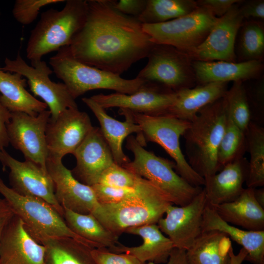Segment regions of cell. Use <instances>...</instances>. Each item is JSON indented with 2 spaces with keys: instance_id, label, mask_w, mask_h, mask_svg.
Returning <instances> with one entry per match:
<instances>
[{
  "instance_id": "1",
  "label": "cell",
  "mask_w": 264,
  "mask_h": 264,
  "mask_svg": "<svg viewBox=\"0 0 264 264\" xmlns=\"http://www.w3.org/2000/svg\"><path fill=\"white\" fill-rule=\"evenodd\" d=\"M84 25L69 46L77 61L120 75L145 58L154 43L137 18L115 8L113 0H87Z\"/></svg>"
},
{
  "instance_id": "2",
  "label": "cell",
  "mask_w": 264,
  "mask_h": 264,
  "mask_svg": "<svg viewBox=\"0 0 264 264\" xmlns=\"http://www.w3.org/2000/svg\"><path fill=\"white\" fill-rule=\"evenodd\" d=\"M171 204L167 195L142 177L134 192L125 199L114 204H99L92 214L119 237L128 228L157 224Z\"/></svg>"
},
{
  "instance_id": "3",
  "label": "cell",
  "mask_w": 264,
  "mask_h": 264,
  "mask_svg": "<svg viewBox=\"0 0 264 264\" xmlns=\"http://www.w3.org/2000/svg\"><path fill=\"white\" fill-rule=\"evenodd\" d=\"M227 119L224 95L202 109L183 135L188 162L204 179L220 171L217 153Z\"/></svg>"
},
{
  "instance_id": "4",
  "label": "cell",
  "mask_w": 264,
  "mask_h": 264,
  "mask_svg": "<svg viewBox=\"0 0 264 264\" xmlns=\"http://www.w3.org/2000/svg\"><path fill=\"white\" fill-rule=\"evenodd\" d=\"M61 10L49 9L43 12L31 30L26 54L30 62L41 60L52 51L69 46L82 28L88 14L87 0H67Z\"/></svg>"
},
{
  "instance_id": "5",
  "label": "cell",
  "mask_w": 264,
  "mask_h": 264,
  "mask_svg": "<svg viewBox=\"0 0 264 264\" xmlns=\"http://www.w3.org/2000/svg\"><path fill=\"white\" fill-rule=\"evenodd\" d=\"M49 63L53 73L63 81L75 99L88 91L98 89L132 94L146 83L137 77L125 79L120 75L83 64L73 57L69 46L60 49L49 58Z\"/></svg>"
},
{
  "instance_id": "6",
  "label": "cell",
  "mask_w": 264,
  "mask_h": 264,
  "mask_svg": "<svg viewBox=\"0 0 264 264\" xmlns=\"http://www.w3.org/2000/svg\"><path fill=\"white\" fill-rule=\"evenodd\" d=\"M0 194L7 201L14 214L23 221L28 234L38 243L50 238L68 237L93 248L98 246L73 232L64 217L51 205L35 197L22 196L7 186L0 178Z\"/></svg>"
},
{
  "instance_id": "7",
  "label": "cell",
  "mask_w": 264,
  "mask_h": 264,
  "mask_svg": "<svg viewBox=\"0 0 264 264\" xmlns=\"http://www.w3.org/2000/svg\"><path fill=\"white\" fill-rule=\"evenodd\" d=\"M126 147L132 153L134 159L122 166L151 182L167 195L173 204L185 205L202 190L175 171L174 162L146 150L136 137L129 136Z\"/></svg>"
},
{
  "instance_id": "8",
  "label": "cell",
  "mask_w": 264,
  "mask_h": 264,
  "mask_svg": "<svg viewBox=\"0 0 264 264\" xmlns=\"http://www.w3.org/2000/svg\"><path fill=\"white\" fill-rule=\"evenodd\" d=\"M131 112L141 130L136 136L139 142L144 147L148 141L159 145L174 159L176 172L180 176L194 186H204V178L189 165L180 148V137L188 128L190 122L168 114L151 115Z\"/></svg>"
},
{
  "instance_id": "9",
  "label": "cell",
  "mask_w": 264,
  "mask_h": 264,
  "mask_svg": "<svg viewBox=\"0 0 264 264\" xmlns=\"http://www.w3.org/2000/svg\"><path fill=\"white\" fill-rule=\"evenodd\" d=\"M218 18L198 6L190 13L176 19L142 24V27L154 43L171 45L189 55L204 41Z\"/></svg>"
},
{
  "instance_id": "10",
  "label": "cell",
  "mask_w": 264,
  "mask_h": 264,
  "mask_svg": "<svg viewBox=\"0 0 264 264\" xmlns=\"http://www.w3.org/2000/svg\"><path fill=\"white\" fill-rule=\"evenodd\" d=\"M148 61L136 77L173 91L191 88L196 82L191 56L169 45L154 44Z\"/></svg>"
},
{
  "instance_id": "11",
  "label": "cell",
  "mask_w": 264,
  "mask_h": 264,
  "mask_svg": "<svg viewBox=\"0 0 264 264\" xmlns=\"http://www.w3.org/2000/svg\"><path fill=\"white\" fill-rule=\"evenodd\" d=\"M28 65L18 52L16 58L11 60L6 57L4 66L1 69L11 73H17L26 78L30 90L35 96L41 98L49 109L50 119L53 120L65 110L78 108L75 99L63 83H55L50 79L53 71L45 61H31Z\"/></svg>"
},
{
  "instance_id": "12",
  "label": "cell",
  "mask_w": 264,
  "mask_h": 264,
  "mask_svg": "<svg viewBox=\"0 0 264 264\" xmlns=\"http://www.w3.org/2000/svg\"><path fill=\"white\" fill-rule=\"evenodd\" d=\"M11 113L7 125L9 144L22 153L25 160L31 161L47 171L45 131L51 116L50 111L45 110L37 116L22 112Z\"/></svg>"
},
{
  "instance_id": "13",
  "label": "cell",
  "mask_w": 264,
  "mask_h": 264,
  "mask_svg": "<svg viewBox=\"0 0 264 264\" xmlns=\"http://www.w3.org/2000/svg\"><path fill=\"white\" fill-rule=\"evenodd\" d=\"M0 162L3 170L9 169V184L13 191L44 200L63 216L64 209L56 199L54 184L47 171L31 161L16 159L5 149L0 151Z\"/></svg>"
},
{
  "instance_id": "14",
  "label": "cell",
  "mask_w": 264,
  "mask_h": 264,
  "mask_svg": "<svg viewBox=\"0 0 264 264\" xmlns=\"http://www.w3.org/2000/svg\"><path fill=\"white\" fill-rule=\"evenodd\" d=\"M207 204L203 188L193 199L184 206L170 205L165 218L157 224L172 242L174 248L187 250L202 233L203 212Z\"/></svg>"
},
{
  "instance_id": "15",
  "label": "cell",
  "mask_w": 264,
  "mask_h": 264,
  "mask_svg": "<svg viewBox=\"0 0 264 264\" xmlns=\"http://www.w3.org/2000/svg\"><path fill=\"white\" fill-rule=\"evenodd\" d=\"M93 127L88 115L78 108L68 109L54 120L49 119L45 137L48 158L62 160L75 151Z\"/></svg>"
},
{
  "instance_id": "16",
  "label": "cell",
  "mask_w": 264,
  "mask_h": 264,
  "mask_svg": "<svg viewBox=\"0 0 264 264\" xmlns=\"http://www.w3.org/2000/svg\"><path fill=\"white\" fill-rule=\"evenodd\" d=\"M238 3L218 18L204 41L189 54L193 60L236 62L235 43L244 19Z\"/></svg>"
},
{
  "instance_id": "17",
  "label": "cell",
  "mask_w": 264,
  "mask_h": 264,
  "mask_svg": "<svg viewBox=\"0 0 264 264\" xmlns=\"http://www.w3.org/2000/svg\"><path fill=\"white\" fill-rule=\"evenodd\" d=\"M156 84L146 82L132 94L113 93L99 94L90 98L104 109L117 107L151 115L165 114L173 105L176 92Z\"/></svg>"
},
{
  "instance_id": "18",
  "label": "cell",
  "mask_w": 264,
  "mask_h": 264,
  "mask_svg": "<svg viewBox=\"0 0 264 264\" xmlns=\"http://www.w3.org/2000/svg\"><path fill=\"white\" fill-rule=\"evenodd\" d=\"M46 169L52 178L55 196L63 208L81 214H92L99 204L91 186L77 180L62 160L48 158Z\"/></svg>"
},
{
  "instance_id": "19",
  "label": "cell",
  "mask_w": 264,
  "mask_h": 264,
  "mask_svg": "<svg viewBox=\"0 0 264 264\" xmlns=\"http://www.w3.org/2000/svg\"><path fill=\"white\" fill-rule=\"evenodd\" d=\"M76 164L71 170L80 182L92 186L105 170L114 163L110 149L99 128L94 127L77 148Z\"/></svg>"
},
{
  "instance_id": "20",
  "label": "cell",
  "mask_w": 264,
  "mask_h": 264,
  "mask_svg": "<svg viewBox=\"0 0 264 264\" xmlns=\"http://www.w3.org/2000/svg\"><path fill=\"white\" fill-rule=\"evenodd\" d=\"M45 247L26 231L22 220L14 215L0 240V264H43Z\"/></svg>"
},
{
  "instance_id": "21",
  "label": "cell",
  "mask_w": 264,
  "mask_h": 264,
  "mask_svg": "<svg viewBox=\"0 0 264 264\" xmlns=\"http://www.w3.org/2000/svg\"><path fill=\"white\" fill-rule=\"evenodd\" d=\"M82 100L98 119L100 129L110 149L114 162L121 166L130 162V159L123 150V142L131 134L136 133L137 135L141 132L140 127L134 120L131 111L119 109V113L125 119L121 122L109 115L105 109L90 97H84Z\"/></svg>"
},
{
  "instance_id": "22",
  "label": "cell",
  "mask_w": 264,
  "mask_h": 264,
  "mask_svg": "<svg viewBox=\"0 0 264 264\" xmlns=\"http://www.w3.org/2000/svg\"><path fill=\"white\" fill-rule=\"evenodd\" d=\"M125 232L139 236L142 238L143 243L137 246L128 247L118 242L115 245L108 248L109 250L115 253L131 255L145 264L147 261L155 264L167 262L174 246L157 224L131 227Z\"/></svg>"
},
{
  "instance_id": "23",
  "label": "cell",
  "mask_w": 264,
  "mask_h": 264,
  "mask_svg": "<svg viewBox=\"0 0 264 264\" xmlns=\"http://www.w3.org/2000/svg\"><path fill=\"white\" fill-rule=\"evenodd\" d=\"M247 173L248 164L240 157L224 166L219 173L204 179L207 204L213 206L236 199L244 189Z\"/></svg>"
},
{
  "instance_id": "24",
  "label": "cell",
  "mask_w": 264,
  "mask_h": 264,
  "mask_svg": "<svg viewBox=\"0 0 264 264\" xmlns=\"http://www.w3.org/2000/svg\"><path fill=\"white\" fill-rule=\"evenodd\" d=\"M218 231L242 246L247 252L245 258L253 264H264V230H242L223 220L208 204L203 215L202 232Z\"/></svg>"
},
{
  "instance_id": "25",
  "label": "cell",
  "mask_w": 264,
  "mask_h": 264,
  "mask_svg": "<svg viewBox=\"0 0 264 264\" xmlns=\"http://www.w3.org/2000/svg\"><path fill=\"white\" fill-rule=\"evenodd\" d=\"M227 83H209L176 91L174 102L165 114L191 122L202 109L224 96Z\"/></svg>"
},
{
  "instance_id": "26",
  "label": "cell",
  "mask_w": 264,
  "mask_h": 264,
  "mask_svg": "<svg viewBox=\"0 0 264 264\" xmlns=\"http://www.w3.org/2000/svg\"><path fill=\"white\" fill-rule=\"evenodd\" d=\"M196 82L201 85L213 82L228 83L255 78L262 72V61L249 60L239 63L222 61H193Z\"/></svg>"
},
{
  "instance_id": "27",
  "label": "cell",
  "mask_w": 264,
  "mask_h": 264,
  "mask_svg": "<svg viewBox=\"0 0 264 264\" xmlns=\"http://www.w3.org/2000/svg\"><path fill=\"white\" fill-rule=\"evenodd\" d=\"M254 189L244 188L234 200L211 206L223 220L229 224L241 226L246 230L263 231L264 208L256 201Z\"/></svg>"
},
{
  "instance_id": "28",
  "label": "cell",
  "mask_w": 264,
  "mask_h": 264,
  "mask_svg": "<svg viewBox=\"0 0 264 264\" xmlns=\"http://www.w3.org/2000/svg\"><path fill=\"white\" fill-rule=\"evenodd\" d=\"M27 80L19 73L5 71L0 67V101L10 112H22L37 116L47 106L25 88Z\"/></svg>"
},
{
  "instance_id": "29",
  "label": "cell",
  "mask_w": 264,
  "mask_h": 264,
  "mask_svg": "<svg viewBox=\"0 0 264 264\" xmlns=\"http://www.w3.org/2000/svg\"><path fill=\"white\" fill-rule=\"evenodd\" d=\"M229 237L218 231L202 232L186 251L188 264H230Z\"/></svg>"
},
{
  "instance_id": "30",
  "label": "cell",
  "mask_w": 264,
  "mask_h": 264,
  "mask_svg": "<svg viewBox=\"0 0 264 264\" xmlns=\"http://www.w3.org/2000/svg\"><path fill=\"white\" fill-rule=\"evenodd\" d=\"M42 244L45 247L43 264H97L93 248L73 238L48 239Z\"/></svg>"
},
{
  "instance_id": "31",
  "label": "cell",
  "mask_w": 264,
  "mask_h": 264,
  "mask_svg": "<svg viewBox=\"0 0 264 264\" xmlns=\"http://www.w3.org/2000/svg\"><path fill=\"white\" fill-rule=\"evenodd\" d=\"M63 209L67 227L76 235L96 244L98 248H109L119 242V237L108 230L92 214H81Z\"/></svg>"
},
{
  "instance_id": "32",
  "label": "cell",
  "mask_w": 264,
  "mask_h": 264,
  "mask_svg": "<svg viewBox=\"0 0 264 264\" xmlns=\"http://www.w3.org/2000/svg\"><path fill=\"white\" fill-rule=\"evenodd\" d=\"M198 7L194 0H147L146 7L137 19L142 24L164 22L188 14Z\"/></svg>"
},
{
  "instance_id": "33",
  "label": "cell",
  "mask_w": 264,
  "mask_h": 264,
  "mask_svg": "<svg viewBox=\"0 0 264 264\" xmlns=\"http://www.w3.org/2000/svg\"><path fill=\"white\" fill-rule=\"evenodd\" d=\"M250 155L246 179L247 188L264 185V130L250 122L245 132Z\"/></svg>"
},
{
  "instance_id": "34",
  "label": "cell",
  "mask_w": 264,
  "mask_h": 264,
  "mask_svg": "<svg viewBox=\"0 0 264 264\" xmlns=\"http://www.w3.org/2000/svg\"><path fill=\"white\" fill-rule=\"evenodd\" d=\"M245 132L241 130L227 116L223 133L217 153L220 170L227 164L241 157L245 143Z\"/></svg>"
},
{
  "instance_id": "35",
  "label": "cell",
  "mask_w": 264,
  "mask_h": 264,
  "mask_svg": "<svg viewBox=\"0 0 264 264\" xmlns=\"http://www.w3.org/2000/svg\"><path fill=\"white\" fill-rule=\"evenodd\" d=\"M225 98L227 116L243 132H246L250 123L251 113L246 91L242 81L234 82Z\"/></svg>"
},
{
  "instance_id": "36",
  "label": "cell",
  "mask_w": 264,
  "mask_h": 264,
  "mask_svg": "<svg viewBox=\"0 0 264 264\" xmlns=\"http://www.w3.org/2000/svg\"><path fill=\"white\" fill-rule=\"evenodd\" d=\"M240 51L244 61H261L264 54V28L262 22L249 21L242 23Z\"/></svg>"
},
{
  "instance_id": "37",
  "label": "cell",
  "mask_w": 264,
  "mask_h": 264,
  "mask_svg": "<svg viewBox=\"0 0 264 264\" xmlns=\"http://www.w3.org/2000/svg\"><path fill=\"white\" fill-rule=\"evenodd\" d=\"M142 177L114 162L104 171L97 184L115 188H133Z\"/></svg>"
},
{
  "instance_id": "38",
  "label": "cell",
  "mask_w": 264,
  "mask_h": 264,
  "mask_svg": "<svg viewBox=\"0 0 264 264\" xmlns=\"http://www.w3.org/2000/svg\"><path fill=\"white\" fill-rule=\"evenodd\" d=\"M64 1V0H16L12 15L19 23L28 25L37 19L42 8Z\"/></svg>"
},
{
  "instance_id": "39",
  "label": "cell",
  "mask_w": 264,
  "mask_h": 264,
  "mask_svg": "<svg viewBox=\"0 0 264 264\" xmlns=\"http://www.w3.org/2000/svg\"><path fill=\"white\" fill-rule=\"evenodd\" d=\"M138 184L133 188H115L96 184L91 187L99 204L104 205L114 204L123 200L134 192Z\"/></svg>"
},
{
  "instance_id": "40",
  "label": "cell",
  "mask_w": 264,
  "mask_h": 264,
  "mask_svg": "<svg viewBox=\"0 0 264 264\" xmlns=\"http://www.w3.org/2000/svg\"><path fill=\"white\" fill-rule=\"evenodd\" d=\"M92 256L97 264H145L126 253H115L107 248H93Z\"/></svg>"
},
{
  "instance_id": "41",
  "label": "cell",
  "mask_w": 264,
  "mask_h": 264,
  "mask_svg": "<svg viewBox=\"0 0 264 264\" xmlns=\"http://www.w3.org/2000/svg\"><path fill=\"white\" fill-rule=\"evenodd\" d=\"M113 4L122 14L137 19L144 10L147 0H113Z\"/></svg>"
},
{
  "instance_id": "42",
  "label": "cell",
  "mask_w": 264,
  "mask_h": 264,
  "mask_svg": "<svg viewBox=\"0 0 264 264\" xmlns=\"http://www.w3.org/2000/svg\"><path fill=\"white\" fill-rule=\"evenodd\" d=\"M239 0H199L197 1L198 5L203 7L211 12L217 18L225 14Z\"/></svg>"
},
{
  "instance_id": "43",
  "label": "cell",
  "mask_w": 264,
  "mask_h": 264,
  "mask_svg": "<svg viewBox=\"0 0 264 264\" xmlns=\"http://www.w3.org/2000/svg\"><path fill=\"white\" fill-rule=\"evenodd\" d=\"M240 13L244 18L264 19V0H253L245 2L239 7Z\"/></svg>"
},
{
  "instance_id": "44",
  "label": "cell",
  "mask_w": 264,
  "mask_h": 264,
  "mask_svg": "<svg viewBox=\"0 0 264 264\" xmlns=\"http://www.w3.org/2000/svg\"><path fill=\"white\" fill-rule=\"evenodd\" d=\"M10 111L0 101V151L7 148L9 144L7 125L11 118Z\"/></svg>"
},
{
  "instance_id": "45",
  "label": "cell",
  "mask_w": 264,
  "mask_h": 264,
  "mask_svg": "<svg viewBox=\"0 0 264 264\" xmlns=\"http://www.w3.org/2000/svg\"><path fill=\"white\" fill-rule=\"evenodd\" d=\"M14 215L7 201L0 197V240L5 226Z\"/></svg>"
},
{
  "instance_id": "46",
  "label": "cell",
  "mask_w": 264,
  "mask_h": 264,
  "mask_svg": "<svg viewBox=\"0 0 264 264\" xmlns=\"http://www.w3.org/2000/svg\"><path fill=\"white\" fill-rule=\"evenodd\" d=\"M147 264H155L150 262ZM166 264H188L186 258V250L174 248L170 254Z\"/></svg>"
},
{
  "instance_id": "47",
  "label": "cell",
  "mask_w": 264,
  "mask_h": 264,
  "mask_svg": "<svg viewBox=\"0 0 264 264\" xmlns=\"http://www.w3.org/2000/svg\"><path fill=\"white\" fill-rule=\"evenodd\" d=\"M229 254L230 256V264H242L245 261L247 253L246 251L242 248L237 254H235L233 247H231Z\"/></svg>"
},
{
  "instance_id": "48",
  "label": "cell",
  "mask_w": 264,
  "mask_h": 264,
  "mask_svg": "<svg viewBox=\"0 0 264 264\" xmlns=\"http://www.w3.org/2000/svg\"><path fill=\"white\" fill-rule=\"evenodd\" d=\"M254 195L258 203L264 208V188L254 189Z\"/></svg>"
},
{
  "instance_id": "49",
  "label": "cell",
  "mask_w": 264,
  "mask_h": 264,
  "mask_svg": "<svg viewBox=\"0 0 264 264\" xmlns=\"http://www.w3.org/2000/svg\"></svg>"
}]
</instances>
